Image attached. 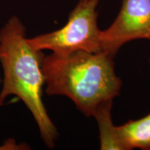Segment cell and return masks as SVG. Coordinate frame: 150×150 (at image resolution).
<instances>
[{
	"label": "cell",
	"instance_id": "obj_1",
	"mask_svg": "<svg viewBox=\"0 0 150 150\" xmlns=\"http://www.w3.org/2000/svg\"><path fill=\"white\" fill-rule=\"evenodd\" d=\"M114 58L104 52L86 51L45 56V93L66 97L84 115L94 117L120 93L122 81L115 73Z\"/></svg>",
	"mask_w": 150,
	"mask_h": 150
},
{
	"label": "cell",
	"instance_id": "obj_2",
	"mask_svg": "<svg viewBox=\"0 0 150 150\" xmlns=\"http://www.w3.org/2000/svg\"><path fill=\"white\" fill-rule=\"evenodd\" d=\"M26 28L12 17L0 30V63L3 69L0 106L10 95L21 99L34 118L40 138L50 149L56 146L59 132L42 101L45 54L27 42Z\"/></svg>",
	"mask_w": 150,
	"mask_h": 150
},
{
	"label": "cell",
	"instance_id": "obj_3",
	"mask_svg": "<svg viewBox=\"0 0 150 150\" xmlns=\"http://www.w3.org/2000/svg\"><path fill=\"white\" fill-rule=\"evenodd\" d=\"M101 0H79L61 29L27 38V42L38 51L50 50L65 54L76 51L99 52L102 50L100 30L97 24V6Z\"/></svg>",
	"mask_w": 150,
	"mask_h": 150
},
{
	"label": "cell",
	"instance_id": "obj_4",
	"mask_svg": "<svg viewBox=\"0 0 150 150\" xmlns=\"http://www.w3.org/2000/svg\"><path fill=\"white\" fill-rule=\"evenodd\" d=\"M138 39L150 40V0H122L115 20L102 30V50L115 56L124 45Z\"/></svg>",
	"mask_w": 150,
	"mask_h": 150
},
{
	"label": "cell",
	"instance_id": "obj_5",
	"mask_svg": "<svg viewBox=\"0 0 150 150\" xmlns=\"http://www.w3.org/2000/svg\"><path fill=\"white\" fill-rule=\"evenodd\" d=\"M117 131L122 150H150V112L117 126Z\"/></svg>",
	"mask_w": 150,
	"mask_h": 150
},
{
	"label": "cell",
	"instance_id": "obj_6",
	"mask_svg": "<svg viewBox=\"0 0 150 150\" xmlns=\"http://www.w3.org/2000/svg\"><path fill=\"white\" fill-rule=\"evenodd\" d=\"M112 102L103 105L94 115L98 125L100 149L102 150H122L117 126L112 120Z\"/></svg>",
	"mask_w": 150,
	"mask_h": 150
},
{
	"label": "cell",
	"instance_id": "obj_7",
	"mask_svg": "<svg viewBox=\"0 0 150 150\" xmlns=\"http://www.w3.org/2000/svg\"><path fill=\"white\" fill-rule=\"evenodd\" d=\"M1 81H2V80H1V78H0V83H1Z\"/></svg>",
	"mask_w": 150,
	"mask_h": 150
},
{
	"label": "cell",
	"instance_id": "obj_8",
	"mask_svg": "<svg viewBox=\"0 0 150 150\" xmlns=\"http://www.w3.org/2000/svg\"><path fill=\"white\" fill-rule=\"evenodd\" d=\"M149 64H150V58H149Z\"/></svg>",
	"mask_w": 150,
	"mask_h": 150
}]
</instances>
